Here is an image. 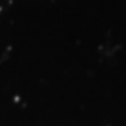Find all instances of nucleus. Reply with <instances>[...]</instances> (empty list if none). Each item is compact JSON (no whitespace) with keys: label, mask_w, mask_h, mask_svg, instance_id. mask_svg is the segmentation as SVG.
Returning a JSON list of instances; mask_svg holds the SVG:
<instances>
[]
</instances>
